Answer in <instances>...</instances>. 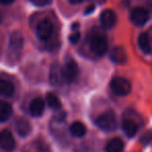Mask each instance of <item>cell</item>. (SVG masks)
Masks as SVG:
<instances>
[{
    "mask_svg": "<svg viewBox=\"0 0 152 152\" xmlns=\"http://www.w3.org/2000/svg\"><path fill=\"white\" fill-rule=\"evenodd\" d=\"M13 108L12 105L7 102L0 100V122H5L7 121L12 116Z\"/></svg>",
    "mask_w": 152,
    "mask_h": 152,
    "instance_id": "e0dca14e",
    "label": "cell"
},
{
    "mask_svg": "<svg viewBox=\"0 0 152 152\" xmlns=\"http://www.w3.org/2000/svg\"><path fill=\"white\" fill-rule=\"evenodd\" d=\"M90 48L97 56H103L108 49V43L105 37L101 34H94L90 39Z\"/></svg>",
    "mask_w": 152,
    "mask_h": 152,
    "instance_id": "277c9868",
    "label": "cell"
},
{
    "mask_svg": "<svg viewBox=\"0 0 152 152\" xmlns=\"http://www.w3.org/2000/svg\"><path fill=\"white\" fill-rule=\"evenodd\" d=\"M49 78H50L51 85L55 86V87H59L61 86L65 81L64 78V73H63V67L58 65L57 63H54L50 68V75H49Z\"/></svg>",
    "mask_w": 152,
    "mask_h": 152,
    "instance_id": "ba28073f",
    "label": "cell"
},
{
    "mask_svg": "<svg viewBox=\"0 0 152 152\" xmlns=\"http://www.w3.org/2000/svg\"><path fill=\"white\" fill-rule=\"evenodd\" d=\"M100 23L105 29H110L117 23V15L112 10H104L100 15Z\"/></svg>",
    "mask_w": 152,
    "mask_h": 152,
    "instance_id": "9c48e42d",
    "label": "cell"
},
{
    "mask_svg": "<svg viewBox=\"0 0 152 152\" xmlns=\"http://www.w3.org/2000/svg\"><path fill=\"white\" fill-rule=\"evenodd\" d=\"M14 92H15V88L11 81L0 79V95L3 97H11Z\"/></svg>",
    "mask_w": 152,
    "mask_h": 152,
    "instance_id": "ac0fdd59",
    "label": "cell"
},
{
    "mask_svg": "<svg viewBox=\"0 0 152 152\" xmlns=\"http://www.w3.org/2000/svg\"><path fill=\"white\" fill-rule=\"evenodd\" d=\"M110 88L115 95L124 97L130 93L131 83L124 77H115L110 81Z\"/></svg>",
    "mask_w": 152,
    "mask_h": 152,
    "instance_id": "7a4b0ae2",
    "label": "cell"
},
{
    "mask_svg": "<svg viewBox=\"0 0 152 152\" xmlns=\"http://www.w3.org/2000/svg\"><path fill=\"white\" fill-rule=\"evenodd\" d=\"M122 129L126 137H132L137 132V125L131 120H124L122 123Z\"/></svg>",
    "mask_w": 152,
    "mask_h": 152,
    "instance_id": "d6986e66",
    "label": "cell"
},
{
    "mask_svg": "<svg viewBox=\"0 0 152 152\" xmlns=\"http://www.w3.org/2000/svg\"><path fill=\"white\" fill-rule=\"evenodd\" d=\"M15 0H0V3L3 5H9V4H12Z\"/></svg>",
    "mask_w": 152,
    "mask_h": 152,
    "instance_id": "cb8c5ba5",
    "label": "cell"
},
{
    "mask_svg": "<svg viewBox=\"0 0 152 152\" xmlns=\"http://www.w3.org/2000/svg\"><path fill=\"white\" fill-rule=\"evenodd\" d=\"M148 18L149 15L143 7H134L130 13V21L135 26H144L147 23Z\"/></svg>",
    "mask_w": 152,
    "mask_h": 152,
    "instance_id": "52a82bcc",
    "label": "cell"
},
{
    "mask_svg": "<svg viewBox=\"0 0 152 152\" xmlns=\"http://www.w3.org/2000/svg\"><path fill=\"white\" fill-rule=\"evenodd\" d=\"M15 129L20 137H24L30 133V131H31V125H30L28 120L20 117V118L16 119L15 121Z\"/></svg>",
    "mask_w": 152,
    "mask_h": 152,
    "instance_id": "7c38bea8",
    "label": "cell"
},
{
    "mask_svg": "<svg viewBox=\"0 0 152 152\" xmlns=\"http://www.w3.org/2000/svg\"><path fill=\"white\" fill-rule=\"evenodd\" d=\"M46 101H47V104L50 108H53V110H58L61 107V100L57 98L56 95L52 93H49L46 97Z\"/></svg>",
    "mask_w": 152,
    "mask_h": 152,
    "instance_id": "44dd1931",
    "label": "cell"
},
{
    "mask_svg": "<svg viewBox=\"0 0 152 152\" xmlns=\"http://www.w3.org/2000/svg\"><path fill=\"white\" fill-rule=\"evenodd\" d=\"M2 19H3V16H2V14L0 13V23L2 22Z\"/></svg>",
    "mask_w": 152,
    "mask_h": 152,
    "instance_id": "4316f807",
    "label": "cell"
},
{
    "mask_svg": "<svg viewBox=\"0 0 152 152\" xmlns=\"http://www.w3.org/2000/svg\"><path fill=\"white\" fill-rule=\"evenodd\" d=\"M37 37L41 41H48L52 37L53 25L49 20H43L37 25L36 28Z\"/></svg>",
    "mask_w": 152,
    "mask_h": 152,
    "instance_id": "8992f818",
    "label": "cell"
},
{
    "mask_svg": "<svg viewBox=\"0 0 152 152\" xmlns=\"http://www.w3.org/2000/svg\"><path fill=\"white\" fill-rule=\"evenodd\" d=\"M94 7H95L94 5H89V7H88V9H87V11L85 12L86 15H89L90 13H92V12L94 11Z\"/></svg>",
    "mask_w": 152,
    "mask_h": 152,
    "instance_id": "d4e9b609",
    "label": "cell"
},
{
    "mask_svg": "<svg viewBox=\"0 0 152 152\" xmlns=\"http://www.w3.org/2000/svg\"><path fill=\"white\" fill-rule=\"evenodd\" d=\"M95 124L101 130L106 131V132H112V131L116 130L118 121H117V117L113 110H106L96 118Z\"/></svg>",
    "mask_w": 152,
    "mask_h": 152,
    "instance_id": "6da1fadb",
    "label": "cell"
},
{
    "mask_svg": "<svg viewBox=\"0 0 152 152\" xmlns=\"http://www.w3.org/2000/svg\"><path fill=\"white\" fill-rule=\"evenodd\" d=\"M22 152H51L49 146L42 140H34L23 148Z\"/></svg>",
    "mask_w": 152,
    "mask_h": 152,
    "instance_id": "30bf717a",
    "label": "cell"
},
{
    "mask_svg": "<svg viewBox=\"0 0 152 152\" xmlns=\"http://www.w3.org/2000/svg\"><path fill=\"white\" fill-rule=\"evenodd\" d=\"M83 0H69V2L72 3V4H78V3H81Z\"/></svg>",
    "mask_w": 152,
    "mask_h": 152,
    "instance_id": "484cf974",
    "label": "cell"
},
{
    "mask_svg": "<svg viewBox=\"0 0 152 152\" xmlns=\"http://www.w3.org/2000/svg\"><path fill=\"white\" fill-rule=\"evenodd\" d=\"M24 44L23 37L20 32L15 31L11 34L9 44V54L12 59H17L22 51Z\"/></svg>",
    "mask_w": 152,
    "mask_h": 152,
    "instance_id": "3957f363",
    "label": "cell"
},
{
    "mask_svg": "<svg viewBox=\"0 0 152 152\" xmlns=\"http://www.w3.org/2000/svg\"><path fill=\"white\" fill-rule=\"evenodd\" d=\"M79 38H80V34H79L78 31H75L69 37V40L72 44H76V43L79 41Z\"/></svg>",
    "mask_w": 152,
    "mask_h": 152,
    "instance_id": "603a6c76",
    "label": "cell"
},
{
    "mask_svg": "<svg viewBox=\"0 0 152 152\" xmlns=\"http://www.w3.org/2000/svg\"><path fill=\"white\" fill-rule=\"evenodd\" d=\"M137 45H139L140 49L143 53L145 54H150L152 51L151 43H150V39L146 32H142L137 38Z\"/></svg>",
    "mask_w": 152,
    "mask_h": 152,
    "instance_id": "9a60e30c",
    "label": "cell"
},
{
    "mask_svg": "<svg viewBox=\"0 0 152 152\" xmlns=\"http://www.w3.org/2000/svg\"><path fill=\"white\" fill-rule=\"evenodd\" d=\"M110 59L115 64H119V65L125 64L127 61V53L125 49L123 47H115L110 51Z\"/></svg>",
    "mask_w": 152,
    "mask_h": 152,
    "instance_id": "5bb4252c",
    "label": "cell"
},
{
    "mask_svg": "<svg viewBox=\"0 0 152 152\" xmlns=\"http://www.w3.org/2000/svg\"><path fill=\"white\" fill-rule=\"evenodd\" d=\"M45 110V102L42 98H34L29 104V113L34 117H41Z\"/></svg>",
    "mask_w": 152,
    "mask_h": 152,
    "instance_id": "4fadbf2b",
    "label": "cell"
},
{
    "mask_svg": "<svg viewBox=\"0 0 152 152\" xmlns=\"http://www.w3.org/2000/svg\"><path fill=\"white\" fill-rule=\"evenodd\" d=\"M78 66L76 64V61L73 58L70 57L69 59H67L65 66L63 67V73H64V78L65 81L68 83H72L77 79L78 76Z\"/></svg>",
    "mask_w": 152,
    "mask_h": 152,
    "instance_id": "5b68a950",
    "label": "cell"
},
{
    "mask_svg": "<svg viewBox=\"0 0 152 152\" xmlns=\"http://www.w3.org/2000/svg\"><path fill=\"white\" fill-rule=\"evenodd\" d=\"M124 149V143L121 139H113L106 144V152H122Z\"/></svg>",
    "mask_w": 152,
    "mask_h": 152,
    "instance_id": "ffe728a7",
    "label": "cell"
},
{
    "mask_svg": "<svg viewBox=\"0 0 152 152\" xmlns=\"http://www.w3.org/2000/svg\"><path fill=\"white\" fill-rule=\"evenodd\" d=\"M0 147L5 151H12L15 148V140L10 130H2L0 132Z\"/></svg>",
    "mask_w": 152,
    "mask_h": 152,
    "instance_id": "8fae6325",
    "label": "cell"
},
{
    "mask_svg": "<svg viewBox=\"0 0 152 152\" xmlns=\"http://www.w3.org/2000/svg\"><path fill=\"white\" fill-rule=\"evenodd\" d=\"M70 134L75 137H83L87 133V127L81 122H74L70 125Z\"/></svg>",
    "mask_w": 152,
    "mask_h": 152,
    "instance_id": "2e32d148",
    "label": "cell"
},
{
    "mask_svg": "<svg viewBox=\"0 0 152 152\" xmlns=\"http://www.w3.org/2000/svg\"><path fill=\"white\" fill-rule=\"evenodd\" d=\"M30 2L34 3L37 7H44L51 2V0H30Z\"/></svg>",
    "mask_w": 152,
    "mask_h": 152,
    "instance_id": "7402d4cb",
    "label": "cell"
}]
</instances>
